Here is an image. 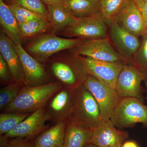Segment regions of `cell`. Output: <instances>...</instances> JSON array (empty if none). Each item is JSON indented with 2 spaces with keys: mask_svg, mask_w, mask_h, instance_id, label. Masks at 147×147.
<instances>
[{
  "mask_svg": "<svg viewBox=\"0 0 147 147\" xmlns=\"http://www.w3.org/2000/svg\"><path fill=\"white\" fill-rule=\"evenodd\" d=\"M143 82H147V72L140 70L133 64H126L119 74L115 89L121 98H136L144 102Z\"/></svg>",
  "mask_w": 147,
  "mask_h": 147,
  "instance_id": "obj_7",
  "label": "cell"
},
{
  "mask_svg": "<svg viewBox=\"0 0 147 147\" xmlns=\"http://www.w3.org/2000/svg\"><path fill=\"white\" fill-rule=\"evenodd\" d=\"M85 67L88 74L92 75L107 86L115 88L117 79L125 63L98 60L76 56Z\"/></svg>",
  "mask_w": 147,
  "mask_h": 147,
  "instance_id": "obj_10",
  "label": "cell"
},
{
  "mask_svg": "<svg viewBox=\"0 0 147 147\" xmlns=\"http://www.w3.org/2000/svg\"><path fill=\"white\" fill-rule=\"evenodd\" d=\"M122 147H139L136 142L133 141H129L124 142Z\"/></svg>",
  "mask_w": 147,
  "mask_h": 147,
  "instance_id": "obj_35",
  "label": "cell"
},
{
  "mask_svg": "<svg viewBox=\"0 0 147 147\" xmlns=\"http://www.w3.org/2000/svg\"><path fill=\"white\" fill-rule=\"evenodd\" d=\"M64 5L76 18L88 17L100 12V0H67Z\"/></svg>",
  "mask_w": 147,
  "mask_h": 147,
  "instance_id": "obj_22",
  "label": "cell"
},
{
  "mask_svg": "<svg viewBox=\"0 0 147 147\" xmlns=\"http://www.w3.org/2000/svg\"><path fill=\"white\" fill-rule=\"evenodd\" d=\"M20 32L23 38H31L47 31L49 29L48 20L39 18L18 24Z\"/></svg>",
  "mask_w": 147,
  "mask_h": 147,
  "instance_id": "obj_23",
  "label": "cell"
},
{
  "mask_svg": "<svg viewBox=\"0 0 147 147\" xmlns=\"http://www.w3.org/2000/svg\"><path fill=\"white\" fill-rule=\"evenodd\" d=\"M92 128L87 127L73 121H66L63 147H84L89 144Z\"/></svg>",
  "mask_w": 147,
  "mask_h": 147,
  "instance_id": "obj_18",
  "label": "cell"
},
{
  "mask_svg": "<svg viewBox=\"0 0 147 147\" xmlns=\"http://www.w3.org/2000/svg\"><path fill=\"white\" fill-rule=\"evenodd\" d=\"M84 147H98L96 146H95V145L93 144H88L86 145V146Z\"/></svg>",
  "mask_w": 147,
  "mask_h": 147,
  "instance_id": "obj_36",
  "label": "cell"
},
{
  "mask_svg": "<svg viewBox=\"0 0 147 147\" xmlns=\"http://www.w3.org/2000/svg\"><path fill=\"white\" fill-rule=\"evenodd\" d=\"M128 133L117 128L111 119L101 121L92 128L89 142L98 147H122Z\"/></svg>",
  "mask_w": 147,
  "mask_h": 147,
  "instance_id": "obj_13",
  "label": "cell"
},
{
  "mask_svg": "<svg viewBox=\"0 0 147 147\" xmlns=\"http://www.w3.org/2000/svg\"><path fill=\"white\" fill-rule=\"evenodd\" d=\"M68 119L91 128L102 121L97 101L84 85L75 90L73 105Z\"/></svg>",
  "mask_w": 147,
  "mask_h": 147,
  "instance_id": "obj_2",
  "label": "cell"
},
{
  "mask_svg": "<svg viewBox=\"0 0 147 147\" xmlns=\"http://www.w3.org/2000/svg\"><path fill=\"white\" fill-rule=\"evenodd\" d=\"M30 114L3 112L0 115V135H5L15 128Z\"/></svg>",
  "mask_w": 147,
  "mask_h": 147,
  "instance_id": "obj_24",
  "label": "cell"
},
{
  "mask_svg": "<svg viewBox=\"0 0 147 147\" xmlns=\"http://www.w3.org/2000/svg\"><path fill=\"white\" fill-rule=\"evenodd\" d=\"M49 29L52 33L64 30L76 21V18L65 5L47 6Z\"/></svg>",
  "mask_w": 147,
  "mask_h": 147,
  "instance_id": "obj_19",
  "label": "cell"
},
{
  "mask_svg": "<svg viewBox=\"0 0 147 147\" xmlns=\"http://www.w3.org/2000/svg\"><path fill=\"white\" fill-rule=\"evenodd\" d=\"M70 50L71 53L75 56H84L110 62L127 63L120 54L114 49L108 38L82 40L80 44Z\"/></svg>",
  "mask_w": 147,
  "mask_h": 147,
  "instance_id": "obj_6",
  "label": "cell"
},
{
  "mask_svg": "<svg viewBox=\"0 0 147 147\" xmlns=\"http://www.w3.org/2000/svg\"><path fill=\"white\" fill-rule=\"evenodd\" d=\"M63 86L58 81L36 86H25L16 99L3 112L31 114L45 107L52 96Z\"/></svg>",
  "mask_w": 147,
  "mask_h": 147,
  "instance_id": "obj_1",
  "label": "cell"
},
{
  "mask_svg": "<svg viewBox=\"0 0 147 147\" xmlns=\"http://www.w3.org/2000/svg\"><path fill=\"white\" fill-rule=\"evenodd\" d=\"M78 38H65L54 34H46L36 37L28 45L26 51L40 63H45L55 53L76 47L82 42Z\"/></svg>",
  "mask_w": 147,
  "mask_h": 147,
  "instance_id": "obj_5",
  "label": "cell"
},
{
  "mask_svg": "<svg viewBox=\"0 0 147 147\" xmlns=\"http://www.w3.org/2000/svg\"><path fill=\"white\" fill-rule=\"evenodd\" d=\"M110 119L120 129L133 127L138 123L147 128V105L136 98H121Z\"/></svg>",
  "mask_w": 147,
  "mask_h": 147,
  "instance_id": "obj_3",
  "label": "cell"
},
{
  "mask_svg": "<svg viewBox=\"0 0 147 147\" xmlns=\"http://www.w3.org/2000/svg\"><path fill=\"white\" fill-rule=\"evenodd\" d=\"M9 2L16 3L30 11L42 16L48 21L47 7L41 0H8Z\"/></svg>",
  "mask_w": 147,
  "mask_h": 147,
  "instance_id": "obj_28",
  "label": "cell"
},
{
  "mask_svg": "<svg viewBox=\"0 0 147 147\" xmlns=\"http://www.w3.org/2000/svg\"><path fill=\"white\" fill-rule=\"evenodd\" d=\"M140 44L132 59V63L142 71L147 72V30L141 36Z\"/></svg>",
  "mask_w": 147,
  "mask_h": 147,
  "instance_id": "obj_27",
  "label": "cell"
},
{
  "mask_svg": "<svg viewBox=\"0 0 147 147\" xmlns=\"http://www.w3.org/2000/svg\"><path fill=\"white\" fill-rule=\"evenodd\" d=\"M108 25L100 12L76 21L63 32L66 36L82 40L103 38L107 36Z\"/></svg>",
  "mask_w": 147,
  "mask_h": 147,
  "instance_id": "obj_8",
  "label": "cell"
},
{
  "mask_svg": "<svg viewBox=\"0 0 147 147\" xmlns=\"http://www.w3.org/2000/svg\"><path fill=\"white\" fill-rule=\"evenodd\" d=\"M83 85L91 93L97 101L102 121L110 119L113 111L121 99L115 88L107 86L90 74Z\"/></svg>",
  "mask_w": 147,
  "mask_h": 147,
  "instance_id": "obj_9",
  "label": "cell"
},
{
  "mask_svg": "<svg viewBox=\"0 0 147 147\" xmlns=\"http://www.w3.org/2000/svg\"><path fill=\"white\" fill-rule=\"evenodd\" d=\"M106 24L110 28V38L117 51L127 64H133V56L140 44L139 37L129 33L113 20Z\"/></svg>",
  "mask_w": 147,
  "mask_h": 147,
  "instance_id": "obj_14",
  "label": "cell"
},
{
  "mask_svg": "<svg viewBox=\"0 0 147 147\" xmlns=\"http://www.w3.org/2000/svg\"><path fill=\"white\" fill-rule=\"evenodd\" d=\"M66 121L55 124L34 140L36 147H63Z\"/></svg>",
  "mask_w": 147,
  "mask_h": 147,
  "instance_id": "obj_20",
  "label": "cell"
},
{
  "mask_svg": "<svg viewBox=\"0 0 147 147\" xmlns=\"http://www.w3.org/2000/svg\"><path fill=\"white\" fill-rule=\"evenodd\" d=\"M47 121H49V117L45 107L40 108L31 113L15 128L5 135L9 139L19 137L34 140L42 131L48 128L46 125Z\"/></svg>",
  "mask_w": 147,
  "mask_h": 147,
  "instance_id": "obj_12",
  "label": "cell"
},
{
  "mask_svg": "<svg viewBox=\"0 0 147 147\" xmlns=\"http://www.w3.org/2000/svg\"><path fill=\"white\" fill-rule=\"evenodd\" d=\"M8 147H36L34 140L15 137L9 139Z\"/></svg>",
  "mask_w": 147,
  "mask_h": 147,
  "instance_id": "obj_31",
  "label": "cell"
},
{
  "mask_svg": "<svg viewBox=\"0 0 147 147\" xmlns=\"http://www.w3.org/2000/svg\"><path fill=\"white\" fill-rule=\"evenodd\" d=\"M0 78L1 82L8 84L14 82L8 65L2 55H0Z\"/></svg>",
  "mask_w": 147,
  "mask_h": 147,
  "instance_id": "obj_30",
  "label": "cell"
},
{
  "mask_svg": "<svg viewBox=\"0 0 147 147\" xmlns=\"http://www.w3.org/2000/svg\"><path fill=\"white\" fill-rule=\"evenodd\" d=\"M113 20L129 33L138 37L144 34L147 30L134 0H128Z\"/></svg>",
  "mask_w": 147,
  "mask_h": 147,
  "instance_id": "obj_16",
  "label": "cell"
},
{
  "mask_svg": "<svg viewBox=\"0 0 147 147\" xmlns=\"http://www.w3.org/2000/svg\"><path fill=\"white\" fill-rule=\"evenodd\" d=\"M0 52L8 65L13 81L24 84V68L16 45L3 32L0 34Z\"/></svg>",
  "mask_w": 147,
  "mask_h": 147,
  "instance_id": "obj_17",
  "label": "cell"
},
{
  "mask_svg": "<svg viewBox=\"0 0 147 147\" xmlns=\"http://www.w3.org/2000/svg\"><path fill=\"white\" fill-rule=\"evenodd\" d=\"M7 5L18 24H23L37 18H45L42 16L30 11L16 3L9 2V4Z\"/></svg>",
  "mask_w": 147,
  "mask_h": 147,
  "instance_id": "obj_29",
  "label": "cell"
},
{
  "mask_svg": "<svg viewBox=\"0 0 147 147\" xmlns=\"http://www.w3.org/2000/svg\"><path fill=\"white\" fill-rule=\"evenodd\" d=\"M9 138L6 137L5 135L0 136V147H8Z\"/></svg>",
  "mask_w": 147,
  "mask_h": 147,
  "instance_id": "obj_34",
  "label": "cell"
},
{
  "mask_svg": "<svg viewBox=\"0 0 147 147\" xmlns=\"http://www.w3.org/2000/svg\"><path fill=\"white\" fill-rule=\"evenodd\" d=\"M22 82H13L0 90V110H3L16 99L25 86Z\"/></svg>",
  "mask_w": 147,
  "mask_h": 147,
  "instance_id": "obj_25",
  "label": "cell"
},
{
  "mask_svg": "<svg viewBox=\"0 0 147 147\" xmlns=\"http://www.w3.org/2000/svg\"><path fill=\"white\" fill-rule=\"evenodd\" d=\"M51 70L58 82L73 90L83 86L88 75L82 62L74 55L53 61Z\"/></svg>",
  "mask_w": 147,
  "mask_h": 147,
  "instance_id": "obj_4",
  "label": "cell"
},
{
  "mask_svg": "<svg viewBox=\"0 0 147 147\" xmlns=\"http://www.w3.org/2000/svg\"><path fill=\"white\" fill-rule=\"evenodd\" d=\"M47 6L64 5L67 0H41Z\"/></svg>",
  "mask_w": 147,
  "mask_h": 147,
  "instance_id": "obj_33",
  "label": "cell"
},
{
  "mask_svg": "<svg viewBox=\"0 0 147 147\" xmlns=\"http://www.w3.org/2000/svg\"><path fill=\"white\" fill-rule=\"evenodd\" d=\"M145 86L146 87V93L147 94V82H145ZM146 99L147 100V96L146 97Z\"/></svg>",
  "mask_w": 147,
  "mask_h": 147,
  "instance_id": "obj_37",
  "label": "cell"
},
{
  "mask_svg": "<svg viewBox=\"0 0 147 147\" xmlns=\"http://www.w3.org/2000/svg\"><path fill=\"white\" fill-rule=\"evenodd\" d=\"M142 14L147 28V0H134Z\"/></svg>",
  "mask_w": 147,
  "mask_h": 147,
  "instance_id": "obj_32",
  "label": "cell"
},
{
  "mask_svg": "<svg viewBox=\"0 0 147 147\" xmlns=\"http://www.w3.org/2000/svg\"><path fill=\"white\" fill-rule=\"evenodd\" d=\"M15 45L23 65L25 86L34 87L49 83L47 73L41 63L28 54L21 43Z\"/></svg>",
  "mask_w": 147,
  "mask_h": 147,
  "instance_id": "obj_15",
  "label": "cell"
},
{
  "mask_svg": "<svg viewBox=\"0 0 147 147\" xmlns=\"http://www.w3.org/2000/svg\"><path fill=\"white\" fill-rule=\"evenodd\" d=\"M0 22L2 31L15 45L21 43L23 38L18 24L13 13L6 3L0 0Z\"/></svg>",
  "mask_w": 147,
  "mask_h": 147,
  "instance_id": "obj_21",
  "label": "cell"
},
{
  "mask_svg": "<svg viewBox=\"0 0 147 147\" xmlns=\"http://www.w3.org/2000/svg\"><path fill=\"white\" fill-rule=\"evenodd\" d=\"M128 0H100V14L106 23L117 15Z\"/></svg>",
  "mask_w": 147,
  "mask_h": 147,
  "instance_id": "obj_26",
  "label": "cell"
},
{
  "mask_svg": "<svg viewBox=\"0 0 147 147\" xmlns=\"http://www.w3.org/2000/svg\"><path fill=\"white\" fill-rule=\"evenodd\" d=\"M75 90L63 86L52 96L45 106L49 121L55 124L66 121L71 113Z\"/></svg>",
  "mask_w": 147,
  "mask_h": 147,
  "instance_id": "obj_11",
  "label": "cell"
}]
</instances>
